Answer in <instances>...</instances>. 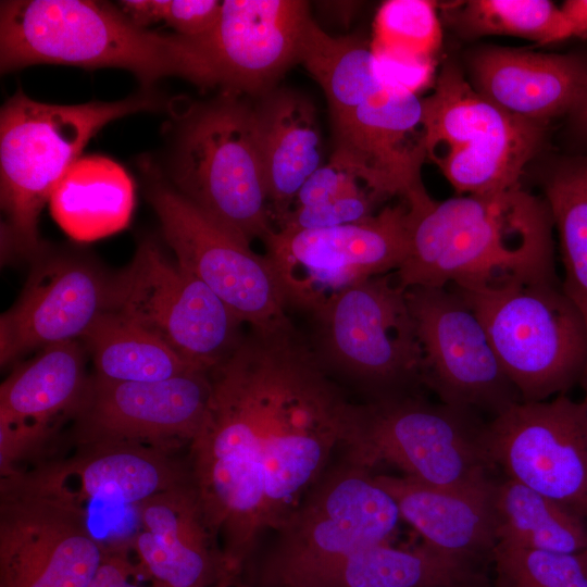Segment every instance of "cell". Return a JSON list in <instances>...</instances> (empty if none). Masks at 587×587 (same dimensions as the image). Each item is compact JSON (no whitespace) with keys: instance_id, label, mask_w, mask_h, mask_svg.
Listing matches in <instances>:
<instances>
[{"instance_id":"obj_1","label":"cell","mask_w":587,"mask_h":587,"mask_svg":"<svg viewBox=\"0 0 587 587\" xmlns=\"http://www.w3.org/2000/svg\"><path fill=\"white\" fill-rule=\"evenodd\" d=\"M209 375L188 464L222 582L241 587L262 535L287 521L341 448L352 402L290 320L250 327Z\"/></svg>"},{"instance_id":"obj_2","label":"cell","mask_w":587,"mask_h":587,"mask_svg":"<svg viewBox=\"0 0 587 587\" xmlns=\"http://www.w3.org/2000/svg\"><path fill=\"white\" fill-rule=\"evenodd\" d=\"M409 209V253L395 272L403 289L474 290L515 278L558 275L549 207L521 185L430 199Z\"/></svg>"},{"instance_id":"obj_3","label":"cell","mask_w":587,"mask_h":587,"mask_svg":"<svg viewBox=\"0 0 587 587\" xmlns=\"http://www.w3.org/2000/svg\"><path fill=\"white\" fill-rule=\"evenodd\" d=\"M36 64L123 68L143 86L165 76L195 80L189 37L139 27L117 5L92 0L1 1V73Z\"/></svg>"},{"instance_id":"obj_4","label":"cell","mask_w":587,"mask_h":587,"mask_svg":"<svg viewBox=\"0 0 587 587\" xmlns=\"http://www.w3.org/2000/svg\"><path fill=\"white\" fill-rule=\"evenodd\" d=\"M163 104L151 92L75 105L38 102L22 91L10 98L0 113L2 260L32 261L46 247L40 213L93 135L114 120Z\"/></svg>"},{"instance_id":"obj_5","label":"cell","mask_w":587,"mask_h":587,"mask_svg":"<svg viewBox=\"0 0 587 587\" xmlns=\"http://www.w3.org/2000/svg\"><path fill=\"white\" fill-rule=\"evenodd\" d=\"M479 413L409 395L352 403L341 450L345 462L372 471L396 467L402 476L441 488L486 483L497 471Z\"/></svg>"},{"instance_id":"obj_6","label":"cell","mask_w":587,"mask_h":587,"mask_svg":"<svg viewBox=\"0 0 587 587\" xmlns=\"http://www.w3.org/2000/svg\"><path fill=\"white\" fill-rule=\"evenodd\" d=\"M172 187L221 228L250 246L271 225L253 102L222 92L192 105L178 129Z\"/></svg>"},{"instance_id":"obj_7","label":"cell","mask_w":587,"mask_h":587,"mask_svg":"<svg viewBox=\"0 0 587 587\" xmlns=\"http://www.w3.org/2000/svg\"><path fill=\"white\" fill-rule=\"evenodd\" d=\"M454 288L480 319L522 401H544L586 386V324L558 275Z\"/></svg>"},{"instance_id":"obj_8","label":"cell","mask_w":587,"mask_h":587,"mask_svg":"<svg viewBox=\"0 0 587 587\" xmlns=\"http://www.w3.org/2000/svg\"><path fill=\"white\" fill-rule=\"evenodd\" d=\"M401 515L374 474L347 462L326 471L271 547L247 569L241 587H285L296 576L361 547L390 542Z\"/></svg>"},{"instance_id":"obj_9","label":"cell","mask_w":587,"mask_h":587,"mask_svg":"<svg viewBox=\"0 0 587 587\" xmlns=\"http://www.w3.org/2000/svg\"><path fill=\"white\" fill-rule=\"evenodd\" d=\"M422 100L426 157L458 195L500 191L520 178L542 140L544 125L501 110L449 62Z\"/></svg>"},{"instance_id":"obj_10","label":"cell","mask_w":587,"mask_h":587,"mask_svg":"<svg viewBox=\"0 0 587 587\" xmlns=\"http://www.w3.org/2000/svg\"><path fill=\"white\" fill-rule=\"evenodd\" d=\"M312 315L313 349L328 372L362 385L370 400L419 395L422 349L395 273L349 287Z\"/></svg>"},{"instance_id":"obj_11","label":"cell","mask_w":587,"mask_h":587,"mask_svg":"<svg viewBox=\"0 0 587 587\" xmlns=\"http://www.w3.org/2000/svg\"><path fill=\"white\" fill-rule=\"evenodd\" d=\"M210 372L240 342L243 323L201 280L150 239L111 275L109 309Z\"/></svg>"},{"instance_id":"obj_12","label":"cell","mask_w":587,"mask_h":587,"mask_svg":"<svg viewBox=\"0 0 587 587\" xmlns=\"http://www.w3.org/2000/svg\"><path fill=\"white\" fill-rule=\"evenodd\" d=\"M408 203L384 207L351 224L305 230H273L266 254L286 305L310 313L365 279L395 273L408 257Z\"/></svg>"},{"instance_id":"obj_13","label":"cell","mask_w":587,"mask_h":587,"mask_svg":"<svg viewBox=\"0 0 587 587\" xmlns=\"http://www.w3.org/2000/svg\"><path fill=\"white\" fill-rule=\"evenodd\" d=\"M108 549L74 500L23 471L0 478V587H88Z\"/></svg>"},{"instance_id":"obj_14","label":"cell","mask_w":587,"mask_h":587,"mask_svg":"<svg viewBox=\"0 0 587 587\" xmlns=\"http://www.w3.org/2000/svg\"><path fill=\"white\" fill-rule=\"evenodd\" d=\"M405 297L422 349V384L440 402L492 419L522 401L480 319L458 289L411 287Z\"/></svg>"},{"instance_id":"obj_15","label":"cell","mask_w":587,"mask_h":587,"mask_svg":"<svg viewBox=\"0 0 587 587\" xmlns=\"http://www.w3.org/2000/svg\"><path fill=\"white\" fill-rule=\"evenodd\" d=\"M147 196L176 262L243 324L265 328L289 320L265 255L213 223L163 180L153 177Z\"/></svg>"},{"instance_id":"obj_16","label":"cell","mask_w":587,"mask_h":587,"mask_svg":"<svg viewBox=\"0 0 587 587\" xmlns=\"http://www.w3.org/2000/svg\"><path fill=\"white\" fill-rule=\"evenodd\" d=\"M495 467L587 520V396L520 401L487 422Z\"/></svg>"},{"instance_id":"obj_17","label":"cell","mask_w":587,"mask_h":587,"mask_svg":"<svg viewBox=\"0 0 587 587\" xmlns=\"http://www.w3.org/2000/svg\"><path fill=\"white\" fill-rule=\"evenodd\" d=\"M210 375L196 371L162 382H110L93 374L58 442L73 450L113 442L188 445L204 422Z\"/></svg>"},{"instance_id":"obj_18","label":"cell","mask_w":587,"mask_h":587,"mask_svg":"<svg viewBox=\"0 0 587 587\" xmlns=\"http://www.w3.org/2000/svg\"><path fill=\"white\" fill-rule=\"evenodd\" d=\"M311 18L300 0H225L215 25L189 37L201 89L257 98L299 62Z\"/></svg>"},{"instance_id":"obj_19","label":"cell","mask_w":587,"mask_h":587,"mask_svg":"<svg viewBox=\"0 0 587 587\" xmlns=\"http://www.w3.org/2000/svg\"><path fill=\"white\" fill-rule=\"evenodd\" d=\"M16 302L0 319V362L7 366L34 350L82 340L109 309L110 278L90 258L47 246Z\"/></svg>"},{"instance_id":"obj_20","label":"cell","mask_w":587,"mask_h":587,"mask_svg":"<svg viewBox=\"0 0 587 587\" xmlns=\"http://www.w3.org/2000/svg\"><path fill=\"white\" fill-rule=\"evenodd\" d=\"M332 125L330 159L348 167L379 201L397 196L414 205L430 199L421 175L427 157L417 93L385 82Z\"/></svg>"},{"instance_id":"obj_21","label":"cell","mask_w":587,"mask_h":587,"mask_svg":"<svg viewBox=\"0 0 587 587\" xmlns=\"http://www.w3.org/2000/svg\"><path fill=\"white\" fill-rule=\"evenodd\" d=\"M177 449L143 442L95 445L48 458L25 472L82 507L84 501H100L135 508L191 480L188 460H179Z\"/></svg>"},{"instance_id":"obj_22","label":"cell","mask_w":587,"mask_h":587,"mask_svg":"<svg viewBox=\"0 0 587 587\" xmlns=\"http://www.w3.org/2000/svg\"><path fill=\"white\" fill-rule=\"evenodd\" d=\"M138 530L130 541L138 574L152 587L222 584L218 550L207 527L192 478L135 507Z\"/></svg>"},{"instance_id":"obj_23","label":"cell","mask_w":587,"mask_h":587,"mask_svg":"<svg viewBox=\"0 0 587 587\" xmlns=\"http://www.w3.org/2000/svg\"><path fill=\"white\" fill-rule=\"evenodd\" d=\"M473 87L516 117L545 125L579 107L587 62L575 54L485 47L470 58Z\"/></svg>"},{"instance_id":"obj_24","label":"cell","mask_w":587,"mask_h":587,"mask_svg":"<svg viewBox=\"0 0 587 587\" xmlns=\"http://www.w3.org/2000/svg\"><path fill=\"white\" fill-rule=\"evenodd\" d=\"M394 498L401 519L430 549L482 566L497 546L492 491L496 477L478 485L441 488L404 476L374 474Z\"/></svg>"},{"instance_id":"obj_25","label":"cell","mask_w":587,"mask_h":587,"mask_svg":"<svg viewBox=\"0 0 587 587\" xmlns=\"http://www.w3.org/2000/svg\"><path fill=\"white\" fill-rule=\"evenodd\" d=\"M253 113L272 222L290 211L304 182L322 164L316 110L310 99L288 88L255 98Z\"/></svg>"},{"instance_id":"obj_26","label":"cell","mask_w":587,"mask_h":587,"mask_svg":"<svg viewBox=\"0 0 587 587\" xmlns=\"http://www.w3.org/2000/svg\"><path fill=\"white\" fill-rule=\"evenodd\" d=\"M285 587H488L482 566L446 557L425 544L378 542L303 572Z\"/></svg>"},{"instance_id":"obj_27","label":"cell","mask_w":587,"mask_h":587,"mask_svg":"<svg viewBox=\"0 0 587 587\" xmlns=\"http://www.w3.org/2000/svg\"><path fill=\"white\" fill-rule=\"evenodd\" d=\"M80 340L46 347L0 386V423L59 433L77 407L89 376Z\"/></svg>"},{"instance_id":"obj_28","label":"cell","mask_w":587,"mask_h":587,"mask_svg":"<svg viewBox=\"0 0 587 587\" xmlns=\"http://www.w3.org/2000/svg\"><path fill=\"white\" fill-rule=\"evenodd\" d=\"M50 210L73 239L93 241L124 229L135 205L127 172L102 155L79 158L52 193Z\"/></svg>"},{"instance_id":"obj_29","label":"cell","mask_w":587,"mask_h":587,"mask_svg":"<svg viewBox=\"0 0 587 587\" xmlns=\"http://www.w3.org/2000/svg\"><path fill=\"white\" fill-rule=\"evenodd\" d=\"M492 501L498 544L542 551L587 550V520L507 477L497 478Z\"/></svg>"},{"instance_id":"obj_30","label":"cell","mask_w":587,"mask_h":587,"mask_svg":"<svg viewBox=\"0 0 587 587\" xmlns=\"http://www.w3.org/2000/svg\"><path fill=\"white\" fill-rule=\"evenodd\" d=\"M80 341L92 359L93 375L110 382H162L203 371L152 334L110 311Z\"/></svg>"},{"instance_id":"obj_31","label":"cell","mask_w":587,"mask_h":587,"mask_svg":"<svg viewBox=\"0 0 587 587\" xmlns=\"http://www.w3.org/2000/svg\"><path fill=\"white\" fill-rule=\"evenodd\" d=\"M299 62L321 86L330 120L354 111L385 85L371 43L354 36L333 37L312 18L303 33Z\"/></svg>"},{"instance_id":"obj_32","label":"cell","mask_w":587,"mask_h":587,"mask_svg":"<svg viewBox=\"0 0 587 587\" xmlns=\"http://www.w3.org/2000/svg\"><path fill=\"white\" fill-rule=\"evenodd\" d=\"M544 191L559 236L562 287L587 328V155L558 163L547 175Z\"/></svg>"},{"instance_id":"obj_33","label":"cell","mask_w":587,"mask_h":587,"mask_svg":"<svg viewBox=\"0 0 587 587\" xmlns=\"http://www.w3.org/2000/svg\"><path fill=\"white\" fill-rule=\"evenodd\" d=\"M447 13L472 36L507 35L541 45L577 36L562 7L549 0H472L452 5Z\"/></svg>"},{"instance_id":"obj_34","label":"cell","mask_w":587,"mask_h":587,"mask_svg":"<svg viewBox=\"0 0 587 587\" xmlns=\"http://www.w3.org/2000/svg\"><path fill=\"white\" fill-rule=\"evenodd\" d=\"M441 40L435 2L388 0L376 13L371 49L379 61L433 65Z\"/></svg>"},{"instance_id":"obj_35","label":"cell","mask_w":587,"mask_h":587,"mask_svg":"<svg viewBox=\"0 0 587 587\" xmlns=\"http://www.w3.org/2000/svg\"><path fill=\"white\" fill-rule=\"evenodd\" d=\"M495 587H587V550L561 553L497 544Z\"/></svg>"},{"instance_id":"obj_36","label":"cell","mask_w":587,"mask_h":587,"mask_svg":"<svg viewBox=\"0 0 587 587\" xmlns=\"http://www.w3.org/2000/svg\"><path fill=\"white\" fill-rule=\"evenodd\" d=\"M222 2L217 0H124L120 10L137 26L148 28L165 23L177 35L197 37L209 32L217 22Z\"/></svg>"},{"instance_id":"obj_37","label":"cell","mask_w":587,"mask_h":587,"mask_svg":"<svg viewBox=\"0 0 587 587\" xmlns=\"http://www.w3.org/2000/svg\"><path fill=\"white\" fill-rule=\"evenodd\" d=\"M378 202L365 188L320 204L292 209L277 224V229H321L355 223L373 215Z\"/></svg>"},{"instance_id":"obj_38","label":"cell","mask_w":587,"mask_h":587,"mask_svg":"<svg viewBox=\"0 0 587 587\" xmlns=\"http://www.w3.org/2000/svg\"><path fill=\"white\" fill-rule=\"evenodd\" d=\"M365 188L348 167L330 159L328 164L322 165L304 182L290 211L355 193Z\"/></svg>"},{"instance_id":"obj_39","label":"cell","mask_w":587,"mask_h":587,"mask_svg":"<svg viewBox=\"0 0 587 587\" xmlns=\"http://www.w3.org/2000/svg\"><path fill=\"white\" fill-rule=\"evenodd\" d=\"M562 9L573 23L577 36L587 35V0H567Z\"/></svg>"},{"instance_id":"obj_40","label":"cell","mask_w":587,"mask_h":587,"mask_svg":"<svg viewBox=\"0 0 587 587\" xmlns=\"http://www.w3.org/2000/svg\"><path fill=\"white\" fill-rule=\"evenodd\" d=\"M575 114L578 128L582 132L587 133V84L583 100L577 110L575 111Z\"/></svg>"},{"instance_id":"obj_41","label":"cell","mask_w":587,"mask_h":587,"mask_svg":"<svg viewBox=\"0 0 587 587\" xmlns=\"http://www.w3.org/2000/svg\"><path fill=\"white\" fill-rule=\"evenodd\" d=\"M213 587H230V586H227V585H224V584H216Z\"/></svg>"}]
</instances>
